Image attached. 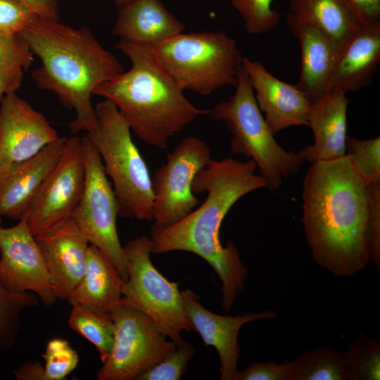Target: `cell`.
<instances>
[{
    "label": "cell",
    "instance_id": "obj_1",
    "mask_svg": "<svg viewBox=\"0 0 380 380\" xmlns=\"http://www.w3.org/2000/svg\"><path fill=\"white\" fill-rule=\"evenodd\" d=\"M301 219L314 260L336 276L368 264V184L346 155L311 164L303 179Z\"/></svg>",
    "mask_w": 380,
    "mask_h": 380
},
{
    "label": "cell",
    "instance_id": "obj_2",
    "mask_svg": "<svg viewBox=\"0 0 380 380\" xmlns=\"http://www.w3.org/2000/svg\"><path fill=\"white\" fill-rule=\"evenodd\" d=\"M256 165L248 159L232 158L213 160L195 176L193 193L206 192L201 205L183 219L151 236L152 253L183 251L204 259L222 281V307L228 312L244 288L248 269L232 241L222 245L220 229L228 211L241 198L269 186L255 173Z\"/></svg>",
    "mask_w": 380,
    "mask_h": 380
},
{
    "label": "cell",
    "instance_id": "obj_3",
    "mask_svg": "<svg viewBox=\"0 0 380 380\" xmlns=\"http://www.w3.org/2000/svg\"><path fill=\"white\" fill-rule=\"evenodd\" d=\"M20 34L41 61L32 72L36 86L52 91L61 105L75 111L68 124L72 133L94 129L97 116L91 96L99 84L124 71L122 64L87 27L37 15Z\"/></svg>",
    "mask_w": 380,
    "mask_h": 380
},
{
    "label": "cell",
    "instance_id": "obj_4",
    "mask_svg": "<svg viewBox=\"0 0 380 380\" xmlns=\"http://www.w3.org/2000/svg\"><path fill=\"white\" fill-rule=\"evenodd\" d=\"M115 48L129 58L131 68L99 84L93 94L111 101L143 141L165 149L173 135L209 114L184 96L148 44L121 39Z\"/></svg>",
    "mask_w": 380,
    "mask_h": 380
},
{
    "label": "cell",
    "instance_id": "obj_5",
    "mask_svg": "<svg viewBox=\"0 0 380 380\" xmlns=\"http://www.w3.org/2000/svg\"><path fill=\"white\" fill-rule=\"evenodd\" d=\"M96 127L87 137L99 153L113 184L119 215L153 221L151 178L145 160L132 140L131 129L115 105L105 99L95 106Z\"/></svg>",
    "mask_w": 380,
    "mask_h": 380
},
{
    "label": "cell",
    "instance_id": "obj_6",
    "mask_svg": "<svg viewBox=\"0 0 380 380\" xmlns=\"http://www.w3.org/2000/svg\"><path fill=\"white\" fill-rule=\"evenodd\" d=\"M235 87L234 94L218 103L208 115L213 121H224L232 134L230 152L252 160L268 182V188L277 190L284 178L300 170L305 161L300 150L286 151L276 141L243 67Z\"/></svg>",
    "mask_w": 380,
    "mask_h": 380
},
{
    "label": "cell",
    "instance_id": "obj_7",
    "mask_svg": "<svg viewBox=\"0 0 380 380\" xmlns=\"http://www.w3.org/2000/svg\"><path fill=\"white\" fill-rule=\"evenodd\" d=\"M149 46L157 61L183 91L210 95L237 82L243 57L236 41L224 32H182Z\"/></svg>",
    "mask_w": 380,
    "mask_h": 380
},
{
    "label": "cell",
    "instance_id": "obj_8",
    "mask_svg": "<svg viewBox=\"0 0 380 380\" xmlns=\"http://www.w3.org/2000/svg\"><path fill=\"white\" fill-rule=\"evenodd\" d=\"M128 279L121 300L147 315L176 346L183 331H194L185 312L178 284L167 280L151 260V237L143 234L123 246Z\"/></svg>",
    "mask_w": 380,
    "mask_h": 380
},
{
    "label": "cell",
    "instance_id": "obj_9",
    "mask_svg": "<svg viewBox=\"0 0 380 380\" xmlns=\"http://www.w3.org/2000/svg\"><path fill=\"white\" fill-rule=\"evenodd\" d=\"M81 144L84 184L72 218L89 243L108 258L126 281L128 270L116 222L120 206L97 150L87 136L81 138Z\"/></svg>",
    "mask_w": 380,
    "mask_h": 380
},
{
    "label": "cell",
    "instance_id": "obj_10",
    "mask_svg": "<svg viewBox=\"0 0 380 380\" xmlns=\"http://www.w3.org/2000/svg\"><path fill=\"white\" fill-rule=\"evenodd\" d=\"M110 314L115 341L97 372L99 380H137L175 349L159 325L141 310L120 300Z\"/></svg>",
    "mask_w": 380,
    "mask_h": 380
},
{
    "label": "cell",
    "instance_id": "obj_11",
    "mask_svg": "<svg viewBox=\"0 0 380 380\" xmlns=\"http://www.w3.org/2000/svg\"><path fill=\"white\" fill-rule=\"evenodd\" d=\"M212 160L208 145L196 137L183 139L151 179L153 196L151 236L179 222L200 201L191 190L196 174Z\"/></svg>",
    "mask_w": 380,
    "mask_h": 380
},
{
    "label": "cell",
    "instance_id": "obj_12",
    "mask_svg": "<svg viewBox=\"0 0 380 380\" xmlns=\"http://www.w3.org/2000/svg\"><path fill=\"white\" fill-rule=\"evenodd\" d=\"M84 178L81 138L68 137L60 159L21 218L33 235L72 217L83 191Z\"/></svg>",
    "mask_w": 380,
    "mask_h": 380
},
{
    "label": "cell",
    "instance_id": "obj_13",
    "mask_svg": "<svg viewBox=\"0 0 380 380\" xmlns=\"http://www.w3.org/2000/svg\"><path fill=\"white\" fill-rule=\"evenodd\" d=\"M0 281L12 292H32L46 306L57 298L35 236L21 219L11 227L0 224Z\"/></svg>",
    "mask_w": 380,
    "mask_h": 380
},
{
    "label": "cell",
    "instance_id": "obj_14",
    "mask_svg": "<svg viewBox=\"0 0 380 380\" xmlns=\"http://www.w3.org/2000/svg\"><path fill=\"white\" fill-rule=\"evenodd\" d=\"M45 116L15 92L0 101V172L26 160L58 138Z\"/></svg>",
    "mask_w": 380,
    "mask_h": 380
},
{
    "label": "cell",
    "instance_id": "obj_15",
    "mask_svg": "<svg viewBox=\"0 0 380 380\" xmlns=\"http://www.w3.org/2000/svg\"><path fill=\"white\" fill-rule=\"evenodd\" d=\"M183 306L194 330L201 336L204 344L214 347L220 360V379L235 380L241 354L239 333L248 322L272 319L276 314L270 310L247 312L242 315L223 316L205 308L198 296L189 289L181 291Z\"/></svg>",
    "mask_w": 380,
    "mask_h": 380
},
{
    "label": "cell",
    "instance_id": "obj_16",
    "mask_svg": "<svg viewBox=\"0 0 380 380\" xmlns=\"http://www.w3.org/2000/svg\"><path fill=\"white\" fill-rule=\"evenodd\" d=\"M35 238L57 299L68 300L85 272L87 238L72 217Z\"/></svg>",
    "mask_w": 380,
    "mask_h": 380
},
{
    "label": "cell",
    "instance_id": "obj_17",
    "mask_svg": "<svg viewBox=\"0 0 380 380\" xmlns=\"http://www.w3.org/2000/svg\"><path fill=\"white\" fill-rule=\"evenodd\" d=\"M246 72L257 105L265 113L272 133L292 126L307 125L312 104L297 87L272 75L260 61L243 57Z\"/></svg>",
    "mask_w": 380,
    "mask_h": 380
},
{
    "label": "cell",
    "instance_id": "obj_18",
    "mask_svg": "<svg viewBox=\"0 0 380 380\" xmlns=\"http://www.w3.org/2000/svg\"><path fill=\"white\" fill-rule=\"evenodd\" d=\"M66 139L58 137L32 158L0 172V217H23L60 159Z\"/></svg>",
    "mask_w": 380,
    "mask_h": 380
},
{
    "label": "cell",
    "instance_id": "obj_19",
    "mask_svg": "<svg viewBox=\"0 0 380 380\" xmlns=\"http://www.w3.org/2000/svg\"><path fill=\"white\" fill-rule=\"evenodd\" d=\"M286 20L300 44L301 72L296 85L312 105L327 94L330 77L343 47L291 13L286 14Z\"/></svg>",
    "mask_w": 380,
    "mask_h": 380
},
{
    "label": "cell",
    "instance_id": "obj_20",
    "mask_svg": "<svg viewBox=\"0 0 380 380\" xmlns=\"http://www.w3.org/2000/svg\"><path fill=\"white\" fill-rule=\"evenodd\" d=\"M348 103L345 93L331 90L311 106L308 126L312 130L314 143L300 150L304 160L312 164L346 156Z\"/></svg>",
    "mask_w": 380,
    "mask_h": 380
},
{
    "label": "cell",
    "instance_id": "obj_21",
    "mask_svg": "<svg viewBox=\"0 0 380 380\" xmlns=\"http://www.w3.org/2000/svg\"><path fill=\"white\" fill-rule=\"evenodd\" d=\"M380 61V26L362 25L343 48L330 77L327 91L345 94L368 87Z\"/></svg>",
    "mask_w": 380,
    "mask_h": 380
},
{
    "label": "cell",
    "instance_id": "obj_22",
    "mask_svg": "<svg viewBox=\"0 0 380 380\" xmlns=\"http://www.w3.org/2000/svg\"><path fill=\"white\" fill-rule=\"evenodd\" d=\"M185 30L160 0H131L120 8L112 34L121 39L157 44Z\"/></svg>",
    "mask_w": 380,
    "mask_h": 380
},
{
    "label": "cell",
    "instance_id": "obj_23",
    "mask_svg": "<svg viewBox=\"0 0 380 380\" xmlns=\"http://www.w3.org/2000/svg\"><path fill=\"white\" fill-rule=\"evenodd\" d=\"M125 281L108 258L89 244L84 274L68 301L110 313L122 298Z\"/></svg>",
    "mask_w": 380,
    "mask_h": 380
},
{
    "label": "cell",
    "instance_id": "obj_24",
    "mask_svg": "<svg viewBox=\"0 0 380 380\" xmlns=\"http://www.w3.org/2000/svg\"><path fill=\"white\" fill-rule=\"evenodd\" d=\"M291 13L344 47L362 25L346 0H289Z\"/></svg>",
    "mask_w": 380,
    "mask_h": 380
},
{
    "label": "cell",
    "instance_id": "obj_25",
    "mask_svg": "<svg viewBox=\"0 0 380 380\" xmlns=\"http://www.w3.org/2000/svg\"><path fill=\"white\" fill-rule=\"evenodd\" d=\"M289 380H355L346 353L316 348L291 361Z\"/></svg>",
    "mask_w": 380,
    "mask_h": 380
},
{
    "label": "cell",
    "instance_id": "obj_26",
    "mask_svg": "<svg viewBox=\"0 0 380 380\" xmlns=\"http://www.w3.org/2000/svg\"><path fill=\"white\" fill-rule=\"evenodd\" d=\"M33 61L34 55L21 34L0 33V101L20 87L23 72Z\"/></svg>",
    "mask_w": 380,
    "mask_h": 380
},
{
    "label": "cell",
    "instance_id": "obj_27",
    "mask_svg": "<svg viewBox=\"0 0 380 380\" xmlns=\"http://www.w3.org/2000/svg\"><path fill=\"white\" fill-rule=\"evenodd\" d=\"M68 324L98 350L102 363L110 355L115 341V327L110 313L94 310L79 303L71 305Z\"/></svg>",
    "mask_w": 380,
    "mask_h": 380
},
{
    "label": "cell",
    "instance_id": "obj_28",
    "mask_svg": "<svg viewBox=\"0 0 380 380\" xmlns=\"http://www.w3.org/2000/svg\"><path fill=\"white\" fill-rule=\"evenodd\" d=\"M37 303L38 297L34 293L10 291L0 281V348L13 345L20 327L22 312Z\"/></svg>",
    "mask_w": 380,
    "mask_h": 380
},
{
    "label": "cell",
    "instance_id": "obj_29",
    "mask_svg": "<svg viewBox=\"0 0 380 380\" xmlns=\"http://www.w3.org/2000/svg\"><path fill=\"white\" fill-rule=\"evenodd\" d=\"M350 362L355 380L380 379L379 341L367 336L362 331L348 343L346 352Z\"/></svg>",
    "mask_w": 380,
    "mask_h": 380
},
{
    "label": "cell",
    "instance_id": "obj_30",
    "mask_svg": "<svg viewBox=\"0 0 380 380\" xmlns=\"http://www.w3.org/2000/svg\"><path fill=\"white\" fill-rule=\"evenodd\" d=\"M346 156L367 183L380 182V137L359 139L347 137Z\"/></svg>",
    "mask_w": 380,
    "mask_h": 380
},
{
    "label": "cell",
    "instance_id": "obj_31",
    "mask_svg": "<svg viewBox=\"0 0 380 380\" xmlns=\"http://www.w3.org/2000/svg\"><path fill=\"white\" fill-rule=\"evenodd\" d=\"M242 18L246 30L258 34L274 28L279 20V13L272 7V0H230Z\"/></svg>",
    "mask_w": 380,
    "mask_h": 380
},
{
    "label": "cell",
    "instance_id": "obj_32",
    "mask_svg": "<svg viewBox=\"0 0 380 380\" xmlns=\"http://www.w3.org/2000/svg\"><path fill=\"white\" fill-rule=\"evenodd\" d=\"M44 360V380H62L77 366V352L65 339L50 340L42 355Z\"/></svg>",
    "mask_w": 380,
    "mask_h": 380
},
{
    "label": "cell",
    "instance_id": "obj_33",
    "mask_svg": "<svg viewBox=\"0 0 380 380\" xmlns=\"http://www.w3.org/2000/svg\"><path fill=\"white\" fill-rule=\"evenodd\" d=\"M196 350L188 342L183 341L176 346L157 365L140 375L137 380H179L188 371V362L194 357Z\"/></svg>",
    "mask_w": 380,
    "mask_h": 380
},
{
    "label": "cell",
    "instance_id": "obj_34",
    "mask_svg": "<svg viewBox=\"0 0 380 380\" xmlns=\"http://www.w3.org/2000/svg\"><path fill=\"white\" fill-rule=\"evenodd\" d=\"M39 15L18 0H0V33L20 34Z\"/></svg>",
    "mask_w": 380,
    "mask_h": 380
},
{
    "label": "cell",
    "instance_id": "obj_35",
    "mask_svg": "<svg viewBox=\"0 0 380 380\" xmlns=\"http://www.w3.org/2000/svg\"><path fill=\"white\" fill-rule=\"evenodd\" d=\"M369 212L367 239L369 260L380 270V182L368 184Z\"/></svg>",
    "mask_w": 380,
    "mask_h": 380
},
{
    "label": "cell",
    "instance_id": "obj_36",
    "mask_svg": "<svg viewBox=\"0 0 380 380\" xmlns=\"http://www.w3.org/2000/svg\"><path fill=\"white\" fill-rule=\"evenodd\" d=\"M291 370L289 360L281 364L254 362L243 371H238L235 380H289Z\"/></svg>",
    "mask_w": 380,
    "mask_h": 380
},
{
    "label": "cell",
    "instance_id": "obj_37",
    "mask_svg": "<svg viewBox=\"0 0 380 380\" xmlns=\"http://www.w3.org/2000/svg\"><path fill=\"white\" fill-rule=\"evenodd\" d=\"M363 25L380 26V0H346Z\"/></svg>",
    "mask_w": 380,
    "mask_h": 380
},
{
    "label": "cell",
    "instance_id": "obj_38",
    "mask_svg": "<svg viewBox=\"0 0 380 380\" xmlns=\"http://www.w3.org/2000/svg\"><path fill=\"white\" fill-rule=\"evenodd\" d=\"M31 7L41 17L59 21L58 0H18Z\"/></svg>",
    "mask_w": 380,
    "mask_h": 380
},
{
    "label": "cell",
    "instance_id": "obj_39",
    "mask_svg": "<svg viewBox=\"0 0 380 380\" xmlns=\"http://www.w3.org/2000/svg\"><path fill=\"white\" fill-rule=\"evenodd\" d=\"M18 380H44V366L39 361L26 362L14 372Z\"/></svg>",
    "mask_w": 380,
    "mask_h": 380
},
{
    "label": "cell",
    "instance_id": "obj_40",
    "mask_svg": "<svg viewBox=\"0 0 380 380\" xmlns=\"http://www.w3.org/2000/svg\"><path fill=\"white\" fill-rule=\"evenodd\" d=\"M130 1L131 0H114V2L118 7L120 8L129 3Z\"/></svg>",
    "mask_w": 380,
    "mask_h": 380
},
{
    "label": "cell",
    "instance_id": "obj_41",
    "mask_svg": "<svg viewBox=\"0 0 380 380\" xmlns=\"http://www.w3.org/2000/svg\"><path fill=\"white\" fill-rule=\"evenodd\" d=\"M0 224H1V217H0Z\"/></svg>",
    "mask_w": 380,
    "mask_h": 380
}]
</instances>
